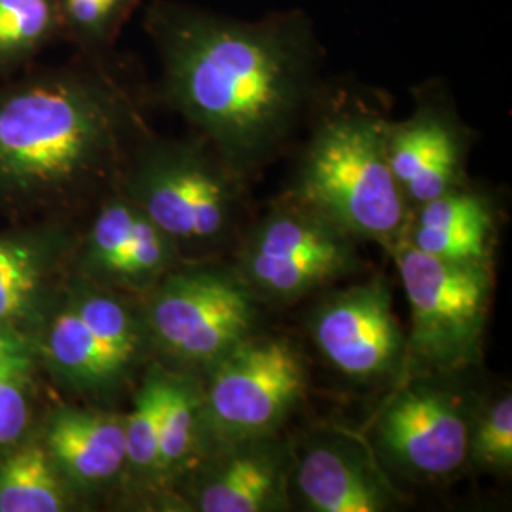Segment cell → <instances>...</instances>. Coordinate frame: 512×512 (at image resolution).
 Here are the masks:
<instances>
[{
  "instance_id": "cell-3",
  "label": "cell",
  "mask_w": 512,
  "mask_h": 512,
  "mask_svg": "<svg viewBox=\"0 0 512 512\" xmlns=\"http://www.w3.org/2000/svg\"><path fill=\"white\" fill-rule=\"evenodd\" d=\"M391 120L359 97L330 101L302 150L289 198L332 220L349 236L397 249L410 207L387 158Z\"/></svg>"
},
{
  "instance_id": "cell-18",
  "label": "cell",
  "mask_w": 512,
  "mask_h": 512,
  "mask_svg": "<svg viewBox=\"0 0 512 512\" xmlns=\"http://www.w3.org/2000/svg\"><path fill=\"white\" fill-rule=\"evenodd\" d=\"M67 505L65 476L46 446L27 444L0 461V512H57Z\"/></svg>"
},
{
  "instance_id": "cell-10",
  "label": "cell",
  "mask_w": 512,
  "mask_h": 512,
  "mask_svg": "<svg viewBox=\"0 0 512 512\" xmlns=\"http://www.w3.org/2000/svg\"><path fill=\"white\" fill-rule=\"evenodd\" d=\"M308 327L321 357L351 380L376 382L403 370L406 338L382 277L321 300Z\"/></svg>"
},
{
  "instance_id": "cell-19",
  "label": "cell",
  "mask_w": 512,
  "mask_h": 512,
  "mask_svg": "<svg viewBox=\"0 0 512 512\" xmlns=\"http://www.w3.org/2000/svg\"><path fill=\"white\" fill-rule=\"evenodd\" d=\"M57 42H63L57 0H0V78L33 67Z\"/></svg>"
},
{
  "instance_id": "cell-7",
  "label": "cell",
  "mask_w": 512,
  "mask_h": 512,
  "mask_svg": "<svg viewBox=\"0 0 512 512\" xmlns=\"http://www.w3.org/2000/svg\"><path fill=\"white\" fill-rule=\"evenodd\" d=\"M258 296L236 268H173L148 289V340L169 359L209 368L255 334Z\"/></svg>"
},
{
  "instance_id": "cell-5",
  "label": "cell",
  "mask_w": 512,
  "mask_h": 512,
  "mask_svg": "<svg viewBox=\"0 0 512 512\" xmlns=\"http://www.w3.org/2000/svg\"><path fill=\"white\" fill-rule=\"evenodd\" d=\"M395 256L412 315L403 366L408 376L475 365L494 293L492 260H444L404 241Z\"/></svg>"
},
{
  "instance_id": "cell-23",
  "label": "cell",
  "mask_w": 512,
  "mask_h": 512,
  "mask_svg": "<svg viewBox=\"0 0 512 512\" xmlns=\"http://www.w3.org/2000/svg\"><path fill=\"white\" fill-rule=\"evenodd\" d=\"M494 226L427 228L408 226L404 243L420 253L444 260H490V239Z\"/></svg>"
},
{
  "instance_id": "cell-1",
  "label": "cell",
  "mask_w": 512,
  "mask_h": 512,
  "mask_svg": "<svg viewBox=\"0 0 512 512\" xmlns=\"http://www.w3.org/2000/svg\"><path fill=\"white\" fill-rule=\"evenodd\" d=\"M145 29L160 99L243 181L287 147L319 99L323 46L302 10L243 21L154 0Z\"/></svg>"
},
{
  "instance_id": "cell-2",
  "label": "cell",
  "mask_w": 512,
  "mask_h": 512,
  "mask_svg": "<svg viewBox=\"0 0 512 512\" xmlns=\"http://www.w3.org/2000/svg\"><path fill=\"white\" fill-rule=\"evenodd\" d=\"M145 133L110 55L35 63L0 86V202H67L120 183Z\"/></svg>"
},
{
  "instance_id": "cell-14",
  "label": "cell",
  "mask_w": 512,
  "mask_h": 512,
  "mask_svg": "<svg viewBox=\"0 0 512 512\" xmlns=\"http://www.w3.org/2000/svg\"><path fill=\"white\" fill-rule=\"evenodd\" d=\"M46 450L65 480L82 488H103L126 473L124 418L84 408L57 410Z\"/></svg>"
},
{
  "instance_id": "cell-21",
  "label": "cell",
  "mask_w": 512,
  "mask_h": 512,
  "mask_svg": "<svg viewBox=\"0 0 512 512\" xmlns=\"http://www.w3.org/2000/svg\"><path fill=\"white\" fill-rule=\"evenodd\" d=\"M167 376L164 370H150L124 418L126 473L139 482H156Z\"/></svg>"
},
{
  "instance_id": "cell-11",
  "label": "cell",
  "mask_w": 512,
  "mask_h": 512,
  "mask_svg": "<svg viewBox=\"0 0 512 512\" xmlns=\"http://www.w3.org/2000/svg\"><path fill=\"white\" fill-rule=\"evenodd\" d=\"M188 473L192 511L281 512L291 505L293 452L277 433L211 450Z\"/></svg>"
},
{
  "instance_id": "cell-4",
  "label": "cell",
  "mask_w": 512,
  "mask_h": 512,
  "mask_svg": "<svg viewBox=\"0 0 512 512\" xmlns=\"http://www.w3.org/2000/svg\"><path fill=\"white\" fill-rule=\"evenodd\" d=\"M120 183L179 249H219L238 226L245 181L202 139L186 143L145 133L131 150Z\"/></svg>"
},
{
  "instance_id": "cell-25",
  "label": "cell",
  "mask_w": 512,
  "mask_h": 512,
  "mask_svg": "<svg viewBox=\"0 0 512 512\" xmlns=\"http://www.w3.org/2000/svg\"><path fill=\"white\" fill-rule=\"evenodd\" d=\"M29 366V349L16 332L0 329V374L25 372Z\"/></svg>"
},
{
  "instance_id": "cell-13",
  "label": "cell",
  "mask_w": 512,
  "mask_h": 512,
  "mask_svg": "<svg viewBox=\"0 0 512 512\" xmlns=\"http://www.w3.org/2000/svg\"><path fill=\"white\" fill-rule=\"evenodd\" d=\"M293 478L311 512H385L403 501L368 444L351 435L306 442L293 458Z\"/></svg>"
},
{
  "instance_id": "cell-12",
  "label": "cell",
  "mask_w": 512,
  "mask_h": 512,
  "mask_svg": "<svg viewBox=\"0 0 512 512\" xmlns=\"http://www.w3.org/2000/svg\"><path fill=\"white\" fill-rule=\"evenodd\" d=\"M469 133L440 93L387 131V158L410 211L465 186Z\"/></svg>"
},
{
  "instance_id": "cell-9",
  "label": "cell",
  "mask_w": 512,
  "mask_h": 512,
  "mask_svg": "<svg viewBox=\"0 0 512 512\" xmlns=\"http://www.w3.org/2000/svg\"><path fill=\"white\" fill-rule=\"evenodd\" d=\"M475 416V404L450 382V372L414 374L378 414L376 448L406 476L446 478L469 459Z\"/></svg>"
},
{
  "instance_id": "cell-6",
  "label": "cell",
  "mask_w": 512,
  "mask_h": 512,
  "mask_svg": "<svg viewBox=\"0 0 512 512\" xmlns=\"http://www.w3.org/2000/svg\"><path fill=\"white\" fill-rule=\"evenodd\" d=\"M306 385L304 359L289 340L253 334L241 342L205 368L200 458L226 444L277 433L304 399Z\"/></svg>"
},
{
  "instance_id": "cell-15",
  "label": "cell",
  "mask_w": 512,
  "mask_h": 512,
  "mask_svg": "<svg viewBox=\"0 0 512 512\" xmlns=\"http://www.w3.org/2000/svg\"><path fill=\"white\" fill-rule=\"evenodd\" d=\"M63 249L59 238L0 234V329L16 332L37 313Z\"/></svg>"
},
{
  "instance_id": "cell-8",
  "label": "cell",
  "mask_w": 512,
  "mask_h": 512,
  "mask_svg": "<svg viewBox=\"0 0 512 512\" xmlns=\"http://www.w3.org/2000/svg\"><path fill=\"white\" fill-rule=\"evenodd\" d=\"M357 239L287 198L256 222L238 253V274L258 296L291 304L363 268Z\"/></svg>"
},
{
  "instance_id": "cell-24",
  "label": "cell",
  "mask_w": 512,
  "mask_h": 512,
  "mask_svg": "<svg viewBox=\"0 0 512 512\" xmlns=\"http://www.w3.org/2000/svg\"><path fill=\"white\" fill-rule=\"evenodd\" d=\"M23 372L0 374V448L21 439L29 421V403L21 384Z\"/></svg>"
},
{
  "instance_id": "cell-22",
  "label": "cell",
  "mask_w": 512,
  "mask_h": 512,
  "mask_svg": "<svg viewBox=\"0 0 512 512\" xmlns=\"http://www.w3.org/2000/svg\"><path fill=\"white\" fill-rule=\"evenodd\" d=\"M476 467L495 473H511L512 467V399L511 393L482 410H476L469 459Z\"/></svg>"
},
{
  "instance_id": "cell-17",
  "label": "cell",
  "mask_w": 512,
  "mask_h": 512,
  "mask_svg": "<svg viewBox=\"0 0 512 512\" xmlns=\"http://www.w3.org/2000/svg\"><path fill=\"white\" fill-rule=\"evenodd\" d=\"M200 404L202 382L192 376H167L156 482L181 478L200 458Z\"/></svg>"
},
{
  "instance_id": "cell-20",
  "label": "cell",
  "mask_w": 512,
  "mask_h": 512,
  "mask_svg": "<svg viewBox=\"0 0 512 512\" xmlns=\"http://www.w3.org/2000/svg\"><path fill=\"white\" fill-rule=\"evenodd\" d=\"M143 0H57L61 38L74 54L109 57Z\"/></svg>"
},
{
  "instance_id": "cell-16",
  "label": "cell",
  "mask_w": 512,
  "mask_h": 512,
  "mask_svg": "<svg viewBox=\"0 0 512 512\" xmlns=\"http://www.w3.org/2000/svg\"><path fill=\"white\" fill-rule=\"evenodd\" d=\"M46 353L67 382L92 391L120 384L137 365L135 359L101 338L69 302L50 323Z\"/></svg>"
}]
</instances>
